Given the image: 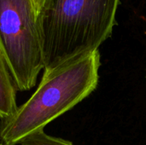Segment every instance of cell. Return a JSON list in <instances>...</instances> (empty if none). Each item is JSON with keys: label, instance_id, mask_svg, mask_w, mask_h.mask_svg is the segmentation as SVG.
Here are the masks:
<instances>
[{"label": "cell", "instance_id": "obj_1", "mask_svg": "<svg viewBox=\"0 0 146 145\" xmlns=\"http://www.w3.org/2000/svg\"><path fill=\"white\" fill-rule=\"evenodd\" d=\"M100 65L96 50L44 70L31 97L10 119L0 121V142L19 144L86 98L98 85Z\"/></svg>", "mask_w": 146, "mask_h": 145}, {"label": "cell", "instance_id": "obj_7", "mask_svg": "<svg viewBox=\"0 0 146 145\" xmlns=\"http://www.w3.org/2000/svg\"><path fill=\"white\" fill-rule=\"evenodd\" d=\"M0 145H4V144H2V143L0 142Z\"/></svg>", "mask_w": 146, "mask_h": 145}, {"label": "cell", "instance_id": "obj_5", "mask_svg": "<svg viewBox=\"0 0 146 145\" xmlns=\"http://www.w3.org/2000/svg\"><path fill=\"white\" fill-rule=\"evenodd\" d=\"M18 145H74L71 142L46 134L44 131L33 133Z\"/></svg>", "mask_w": 146, "mask_h": 145}, {"label": "cell", "instance_id": "obj_2", "mask_svg": "<svg viewBox=\"0 0 146 145\" xmlns=\"http://www.w3.org/2000/svg\"><path fill=\"white\" fill-rule=\"evenodd\" d=\"M121 0H45L37 17L44 69L98 50L116 25Z\"/></svg>", "mask_w": 146, "mask_h": 145}, {"label": "cell", "instance_id": "obj_6", "mask_svg": "<svg viewBox=\"0 0 146 145\" xmlns=\"http://www.w3.org/2000/svg\"><path fill=\"white\" fill-rule=\"evenodd\" d=\"M45 0H32L33 7H34V10H35V14L36 16L38 17V15H39V13L41 12L43 7H44V3Z\"/></svg>", "mask_w": 146, "mask_h": 145}, {"label": "cell", "instance_id": "obj_4", "mask_svg": "<svg viewBox=\"0 0 146 145\" xmlns=\"http://www.w3.org/2000/svg\"><path fill=\"white\" fill-rule=\"evenodd\" d=\"M16 87L0 50V121L10 119L17 111Z\"/></svg>", "mask_w": 146, "mask_h": 145}, {"label": "cell", "instance_id": "obj_3", "mask_svg": "<svg viewBox=\"0 0 146 145\" xmlns=\"http://www.w3.org/2000/svg\"><path fill=\"white\" fill-rule=\"evenodd\" d=\"M0 50L17 91L35 86L44 64L32 0H0Z\"/></svg>", "mask_w": 146, "mask_h": 145}, {"label": "cell", "instance_id": "obj_8", "mask_svg": "<svg viewBox=\"0 0 146 145\" xmlns=\"http://www.w3.org/2000/svg\"><path fill=\"white\" fill-rule=\"evenodd\" d=\"M145 78H146V75H145Z\"/></svg>", "mask_w": 146, "mask_h": 145}]
</instances>
